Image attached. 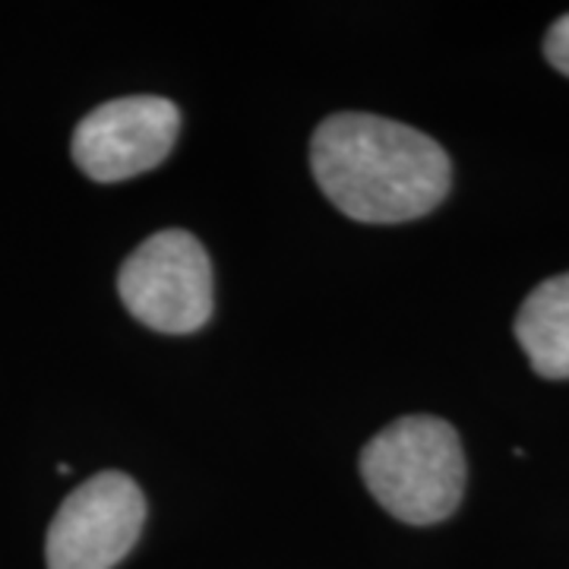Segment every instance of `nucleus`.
<instances>
[{
	"label": "nucleus",
	"mask_w": 569,
	"mask_h": 569,
	"mask_svg": "<svg viewBox=\"0 0 569 569\" xmlns=\"http://www.w3.org/2000/svg\"><path fill=\"white\" fill-rule=\"evenodd\" d=\"M310 168L332 206L367 224L421 219L449 190L447 152L427 133L358 111L317 127Z\"/></svg>",
	"instance_id": "obj_1"
},
{
	"label": "nucleus",
	"mask_w": 569,
	"mask_h": 569,
	"mask_svg": "<svg viewBox=\"0 0 569 569\" xmlns=\"http://www.w3.org/2000/svg\"><path fill=\"white\" fill-rule=\"evenodd\" d=\"M361 478L380 507L408 526L443 522L466 493L459 433L443 418H399L365 447Z\"/></svg>",
	"instance_id": "obj_2"
},
{
	"label": "nucleus",
	"mask_w": 569,
	"mask_h": 569,
	"mask_svg": "<svg viewBox=\"0 0 569 569\" xmlns=\"http://www.w3.org/2000/svg\"><path fill=\"white\" fill-rule=\"evenodd\" d=\"M123 307L142 326L187 336L212 313V266L203 244L187 231H159L146 238L118 276Z\"/></svg>",
	"instance_id": "obj_3"
},
{
	"label": "nucleus",
	"mask_w": 569,
	"mask_h": 569,
	"mask_svg": "<svg viewBox=\"0 0 569 569\" xmlns=\"http://www.w3.org/2000/svg\"><path fill=\"white\" fill-rule=\"evenodd\" d=\"M146 500L133 478L102 471L73 490L48 529V569H114L140 538Z\"/></svg>",
	"instance_id": "obj_4"
},
{
	"label": "nucleus",
	"mask_w": 569,
	"mask_h": 569,
	"mask_svg": "<svg viewBox=\"0 0 569 569\" xmlns=\"http://www.w3.org/2000/svg\"><path fill=\"white\" fill-rule=\"evenodd\" d=\"M181 130L174 102L159 96H130L89 111L73 133V162L86 178L118 183L152 171L171 152Z\"/></svg>",
	"instance_id": "obj_5"
},
{
	"label": "nucleus",
	"mask_w": 569,
	"mask_h": 569,
	"mask_svg": "<svg viewBox=\"0 0 569 569\" xmlns=\"http://www.w3.org/2000/svg\"><path fill=\"white\" fill-rule=\"evenodd\" d=\"M516 339L548 380H569V272L541 282L516 317Z\"/></svg>",
	"instance_id": "obj_6"
},
{
	"label": "nucleus",
	"mask_w": 569,
	"mask_h": 569,
	"mask_svg": "<svg viewBox=\"0 0 569 569\" xmlns=\"http://www.w3.org/2000/svg\"><path fill=\"white\" fill-rule=\"evenodd\" d=\"M545 54L563 77H569V13L550 26L548 39H545Z\"/></svg>",
	"instance_id": "obj_7"
}]
</instances>
